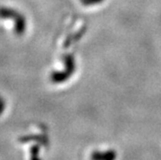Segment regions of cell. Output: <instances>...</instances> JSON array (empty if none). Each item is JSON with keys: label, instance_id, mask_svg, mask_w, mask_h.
<instances>
[{"label": "cell", "instance_id": "cell-1", "mask_svg": "<svg viewBox=\"0 0 161 160\" xmlns=\"http://www.w3.org/2000/svg\"><path fill=\"white\" fill-rule=\"evenodd\" d=\"M0 19H12L14 22V32L18 35L24 33L26 29L25 18L20 13L11 8L0 7Z\"/></svg>", "mask_w": 161, "mask_h": 160}, {"label": "cell", "instance_id": "cell-2", "mask_svg": "<svg viewBox=\"0 0 161 160\" xmlns=\"http://www.w3.org/2000/svg\"><path fill=\"white\" fill-rule=\"evenodd\" d=\"M65 63V69L62 71H54L50 74V80L53 83H62L69 79L75 70V62L72 55L67 54L63 57Z\"/></svg>", "mask_w": 161, "mask_h": 160}, {"label": "cell", "instance_id": "cell-3", "mask_svg": "<svg viewBox=\"0 0 161 160\" xmlns=\"http://www.w3.org/2000/svg\"><path fill=\"white\" fill-rule=\"evenodd\" d=\"M93 159H106V160H111L116 158V152L114 151H108L105 152H95L92 154Z\"/></svg>", "mask_w": 161, "mask_h": 160}, {"label": "cell", "instance_id": "cell-4", "mask_svg": "<svg viewBox=\"0 0 161 160\" xmlns=\"http://www.w3.org/2000/svg\"><path fill=\"white\" fill-rule=\"evenodd\" d=\"M103 0H82V2L84 5H87V6H89V5H94V4H97V3H100L102 2Z\"/></svg>", "mask_w": 161, "mask_h": 160}, {"label": "cell", "instance_id": "cell-5", "mask_svg": "<svg viewBox=\"0 0 161 160\" xmlns=\"http://www.w3.org/2000/svg\"><path fill=\"white\" fill-rule=\"evenodd\" d=\"M4 109H5V102L2 99V97H0V115H1V113L4 111Z\"/></svg>", "mask_w": 161, "mask_h": 160}]
</instances>
